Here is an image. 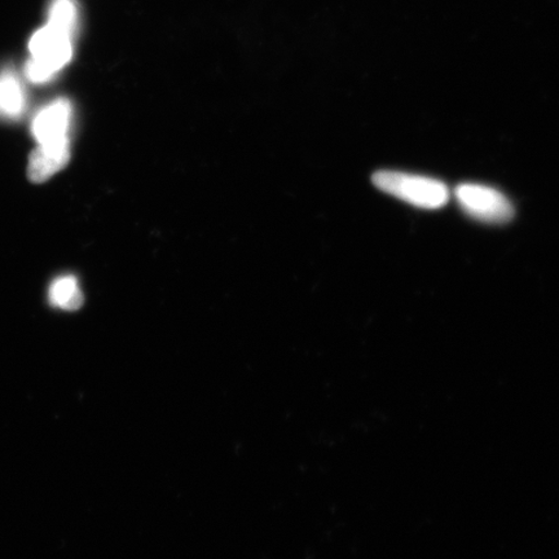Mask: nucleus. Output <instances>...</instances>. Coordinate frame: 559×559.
<instances>
[{
    "mask_svg": "<svg viewBox=\"0 0 559 559\" xmlns=\"http://www.w3.org/2000/svg\"><path fill=\"white\" fill-rule=\"evenodd\" d=\"M80 9L75 0H52L48 9L47 24L75 37L80 31Z\"/></svg>",
    "mask_w": 559,
    "mask_h": 559,
    "instance_id": "7",
    "label": "nucleus"
},
{
    "mask_svg": "<svg viewBox=\"0 0 559 559\" xmlns=\"http://www.w3.org/2000/svg\"><path fill=\"white\" fill-rule=\"evenodd\" d=\"M26 94L19 75L12 70L0 72V116L17 118L24 114Z\"/></svg>",
    "mask_w": 559,
    "mask_h": 559,
    "instance_id": "6",
    "label": "nucleus"
},
{
    "mask_svg": "<svg viewBox=\"0 0 559 559\" xmlns=\"http://www.w3.org/2000/svg\"><path fill=\"white\" fill-rule=\"evenodd\" d=\"M373 185L409 205L440 209L449 204L451 194L443 181L402 171L381 170L373 174Z\"/></svg>",
    "mask_w": 559,
    "mask_h": 559,
    "instance_id": "2",
    "label": "nucleus"
},
{
    "mask_svg": "<svg viewBox=\"0 0 559 559\" xmlns=\"http://www.w3.org/2000/svg\"><path fill=\"white\" fill-rule=\"evenodd\" d=\"M70 159V140L64 142L38 144L32 153L27 177L33 183H45L68 165Z\"/></svg>",
    "mask_w": 559,
    "mask_h": 559,
    "instance_id": "5",
    "label": "nucleus"
},
{
    "mask_svg": "<svg viewBox=\"0 0 559 559\" xmlns=\"http://www.w3.org/2000/svg\"><path fill=\"white\" fill-rule=\"evenodd\" d=\"M461 209L471 218L487 225H506L513 219L514 206L492 187L464 183L454 191Z\"/></svg>",
    "mask_w": 559,
    "mask_h": 559,
    "instance_id": "3",
    "label": "nucleus"
},
{
    "mask_svg": "<svg viewBox=\"0 0 559 559\" xmlns=\"http://www.w3.org/2000/svg\"><path fill=\"white\" fill-rule=\"evenodd\" d=\"M50 300L61 310L75 311L83 305V296L79 282L74 276H64L55 280L50 289Z\"/></svg>",
    "mask_w": 559,
    "mask_h": 559,
    "instance_id": "8",
    "label": "nucleus"
},
{
    "mask_svg": "<svg viewBox=\"0 0 559 559\" xmlns=\"http://www.w3.org/2000/svg\"><path fill=\"white\" fill-rule=\"evenodd\" d=\"M74 38L50 24L35 32L29 40L31 60L24 70L27 81L44 85L53 80L72 61Z\"/></svg>",
    "mask_w": 559,
    "mask_h": 559,
    "instance_id": "1",
    "label": "nucleus"
},
{
    "mask_svg": "<svg viewBox=\"0 0 559 559\" xmlns=\"http://www.w3.org/2000/svg\"><path fill=\"white\" fill-rule=\"evenodd\" d=\"M72 104L67 99H58L39 110L33 120L32 131L38 144H50L69 140L72 124Z\"/></svg>",
    "mask_w": 559,
    "mask_h": 559,
    "instance_id": "4",
    "label": "nucleus"
}]
</instances>
